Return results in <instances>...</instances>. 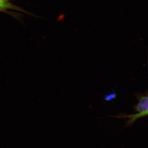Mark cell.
Instances as JSON below:
<instances>
[{
	"mask_svg": "<svg viewBox=\"0 0 148 148\" xmlns=\"http://www.w3.org/2000/svg\"><path fill=\"white\" fill-rule=\"evenodd\" d=\"M116 97V94L115 91H114L113 92L105 95L103 97V99L106 101H111L112 100L115 99Z\"/></svg>",
	"mask_w": 148,
	"mask_h": 148,
	"instance_id": "2",
	"label": "cell"
},
{
	"mask_svg": "<svg viewBox=\"0 0 148 148\" xmlns=\"http://www.w3.org/2000/svg\"><path fill=\"white\" fill-rule=\"evenodd\" d=\"M14 6L10 3L8 0H0V11L8 9H14Z\"/></svg>",
	"mask_w": 148,
	"mask_h": 148,
	"instance_id": "1",
	"label": "cell"
}]
</instances>
